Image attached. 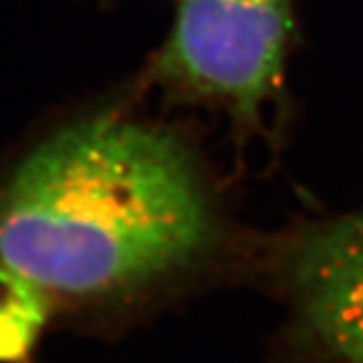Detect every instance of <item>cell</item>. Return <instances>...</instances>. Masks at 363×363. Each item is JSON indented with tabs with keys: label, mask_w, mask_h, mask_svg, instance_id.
<instances>
[{
	"label": "cell",
	"mask_w": 363,
	"mask_h": 363,
	"mask_svg": "<svg viewBox=\"0 0 363 363\" xmlns=\"http://www.w3.org/2000/svg\"><path fill=\"white\" fill-rule=\"evenodd\" d=\"M220 240L194 152L128 117L47 135L0 190V262L49 298L138 297L204 267Z\"/></svg>",
	"instance_id": "obj_1"
},
{
	"label": "cell",
	"mask_w": 363,
	"mask_h": 363,
	"mask_svg": "<svg viewBox=\"0 0 363 363\" xmlns=\"http://www.w3.org/2000/svg\"><path fill=\"white\" fill-rule=\"evenodd\" d=\"M295 33L293 0H180L152 77L174 97L262 130L281 97Z\"/></svg>",
	"instance_id": "obj_2"
},
{
	"label": "cell",
	"mask_w": 363,
	"mask_h": 363,
	"mask_svg": "<svg viewBox=\"0 0 363 363\" xmlns=\"http://www.w3.org/2000/svg\"><path fill=\"white\" fill-rule=\"evenodd\" d=\"M269 262L301 345L321 363H363V206L286 234Z\"/></svg>",
	"instance_id": "obj_3"
},
{
	"label": "cell",
	"mask_w": 363,
	"mask_h": 363,
	"mask_svg": "<svg viewBox=\"0 0 363 363\" xmlns=\"http://www.w3.org/2000/svg\"><path fill=\"white\" fill-rule=\"evenodd\" d=\"M45 293L0 262V363H25L49 319Z\"/></svg>",
	"instance_id": "obj_4"
}]
</instances>
